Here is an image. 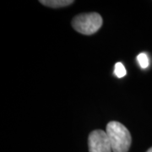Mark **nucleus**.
Wrapping results in <instances>:
<instances>
[{
	"mask_svg": "<svg viewBox=\"0 0 152 152\" xmlns=\"http://www.w3.org/2000/svg\"><path fill=\"white\" fill-rule=\"evenodd\" d=\"M106 133L108 136L113 152H128L132 143V137L124 125L116 121L107 124Z\"/></svg>",
	"mask_w": 152,
	"mask_h": 152,
	"instance_id": "f257e3e1",
	"label": "nucleus"
},
{
	"mask_svg": "<svg viewBox=\"0 0 152 152\" xmlns=\"http://www.w3.org/2000/svg\"><path fill=\"white\" fill-rule=\"evenodd\" d=\"M72 26L77 32L90 36L97 32L102 26V18L96 12L84 13L72 20Z\"/></svg>",
	"mask_w": 152,
	"mask_h": 152,
	"instance_id": "f03ea898",
	"label": "nucleus"
},
{
	"mask_svg": "<svg viewBox=\"0 0 152 152\" xmlns=\"http://www.w3.org/2000/svg\"><path fill=\"white\" fill-rule=\"evenodd\" d=\"M89 152H113L106 131L97 129L91 132L88 138Z\"/></svg>",
	"mask_w": 152,
	"mask_h": 152,
	"instance_id": "7ed1b4c3",
	"label": "nucleus"
},
{
	"mask_svg": "<svg viewBox=\"0 0 152 152\" xmlns=\"http://www.w3.org/2000/svg\"><path fill=\"white\" fill-rule=\"evenodd\" d=\"M39 2L44 6H48L53 9L66 7L75 3V1L73 0H40Z\"/></svg>",
	"mask_w": 152,
	"mask_h": 152,
	"instance_id": "20e7f679",
	"label": "nucleus"
},
{
	"mask_svg": "<svg viewBox=\"0 0 152 152\" xmlns=\"http://www.w3.org/2000/svg\"><path fill=\"white\" fill-rule=\"evenodd\" d=\"M114 73L117 77L118 78H123L126 75L127 72H126V69H125L124 66L123 65V64L121 63H117L115 64V69H114Z\"/></svg>",
	"mask_w": 152,
	"mask_h": 152,
	"instance_id": "39448f33",
	"label": "nucleus"
},
{
	"mask_svg": "<svg viewBox=\"0 0 152 152\" xmlns=\"http://www.w3.org/2000/svg\"><path fill=\"white\" fill-rule=\"evenodd\" d=\"M137 59H138V62L142 69H146L149 66V58H148L146 53H140L137 57Z\"/></svg>",
	"mask_w": 152,
	"mask_h": 152,
	"instance_id": "423d86ee",
	"label": "nucleus"
},
{
	"mask_svg": "<svg viewBox=\"0 0 152 152\" xmlns=\"http://www.w3.org/2000/svg\"><path fill=\"white\" fill-rule=\"evenodd\" d=\"M146 152H152V147L151 148H150V149H149V150H148Z\"/></svg>",
	"mask_w": 152,
	"mask_h": 152,
	"instance_id": "0eeeda50",
	"label": "nucleus"
}]
</instances>
